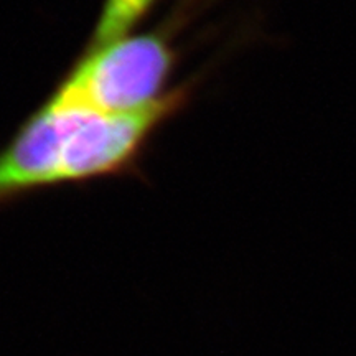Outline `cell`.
<instances>
[{
    "instance_id": "cell-1",
    "label": "cell",
    "mask_w": 356,
    "mask_h": 356,
    "mask_svg": "<svg viewBox=\"0 0 356 356\" xmlns=\"http://www.w3.org/2000/svg\"><path fill=\"white\" fill-rule=\"evenodd\" d=\"M186 95L177 89L136 113H104L51 96L0 150V202L42 186L129 170Z\"/></svg>"
},
{
    "instance_id": "cell-2",
    "label": "cell",
    "mask_w": 356,
    "mask_h": 356,
    "mask_svg": "<svg viewBox=\"0 0 356 356\" xmlns=\"http://www.w3.org/2000/svg\"><path fill=\"white\" fill-rule=\"evenodd\" d=\"M173 66L175 51L165 35H124L89 47L53 96L104 113H136L168 95Z\"/></svg>"
},
{
    "instance_id": "cell-3",
    "label": "cell",
    "mask_w": 356,
    "mask_h": 356,
    "mask_svg": "<svg viewBox=\"0 0 356 356\" xmlns=\"http://www.w3.org/2000/svg\"><path fill=\"white\" fill-rule=\"evenodd\" d=\"M155 2L157 0H104L89 47L131 33L152 10Z\"/></svg>"
}]
</instances>
